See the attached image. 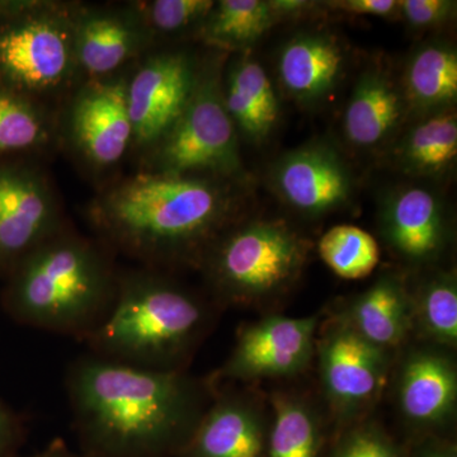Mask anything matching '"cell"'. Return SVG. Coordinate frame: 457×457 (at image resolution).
I'll return each instance as SVG.
<instances>
[{
    "label": "cell",
    "mask_w": 457,
    "mask_h": 457,
    "mask_svg": "<svg viewBox=\"0 0 457 457\" xmlns=\"http://www.w3.org/2000/svg\"><path fill=\"white\" fill-rule=\"evenodd\" d=\"M77 3L0 0V83L45 104L80 82Z\"/></svg>",
    "instance_id": "cell-5"
},
{
    "label": "cell",
    "mask_w": 457,
    "mask_h": 457,
    "mask_svg": "<svg viewBox=\"0 0 457 457\" xmlns=\"http://www.w3.org/2000/svg\"><path fill=\"white\" fill-rule=\"evenodd\" d=\"M381 233L394 253L414 266L437 260L449 242L444 204L420 186L395 189L381 210Z\"/></svg>",
    "instance_id": "cell-15"
},
{
    "label": "cell",
    "mask_w": 457,
    "mask_h": 457,
    "mask_svg": "<svg viewBox=\"0 0 457 457\" xmlns=\"http://www.w3.org/2000/svg\"><path fill=\"white\" fill-rule=\"evenodd\" d=\"M276 22L269 2L220 0L215 2L196 36L219 49H239L260 40Z\"/></svg>",
    "instance_id": "cell-25"
},
{
    "label": "cell",
    "mask_w": 457,
    "mask_h": 457,
    "mask_svg": "<svg viewBox=\"0 0 457 457\" xmlns=\"http://www.w3.org/2000/svg\"><path fill=\"white\" fill-rule=\"evenodd\" d=\"M402 89L381 69L361 75L345 113V134L360 149H372L392 137L407 111Z\"/></svg>",
    "instance_id": "cell-19"
},
{
    "label": "cell",
    "mask_w": 457,
    "mask_h": 457,
    "mask_svg": "<svg viewBox=\"0 0 457 457\" xmlns=\"http://www.w3.org/2000/svg\"><path fill=\"white\" fill-rule=\"evenodd\" d=\"M233 183L139 170L102 188L87 218L113 253L144 267H200L210 246L236 224Z\"/></svg>",
    "instance_id": "cell-2"
},
{
    "label": "cell",
    "mask_w": 457,
    "mask_h": 457,
    "mask_svg": "<svg viewBox=\"0 0 457 457\" xmlns=\"http://www.w3.org/2000/svg\"><path fill=\"white\" fill-rule=\"evenodd\" d=\"M345 55L335 37L305 33L288 41L278 57V75L288 95L303 104L327 97L345 71Z\"/></svg>",
    "instance_id": "cell-18"
},
{
    "label": "cell",
    "mask_w": 457,
    "mask_h": 457,
    "mask_svg": "<svg viewBox=\"0 0 457 457\" xmlns=\"http://www.w3.org/2000/svg\"><path fill=\"white\" fill-rule=\"evenodd\" d=\"M74 38L83 80L128 71L155 47L137 2L122 5L77 3Z\"/></svg>",
    "instance_id": "cell-12"
},
{
    "label": "cell",
    "mask_w": 457,
    "mask_h": 457,
    "mask_svg": "<svg viewBox=\"0 0 457 457\" xmlns=\"http://www.w3.org/2000/svg\"><path fill=\"white\" fill-rule=\"evenodd\" d=\"M222 96L228 117L246 139L261 143L278 120V99L269 75L260 62L243 57L236 60L222 82Z\"/></svg>",
    "instance_id": "cell-21"
},
{
    "label": "cell",
    "mask_w": 457,
    "mask_h": 457,
    "mask_svg": "<svg viewBox=\"0 0 457 457\" xmlns=\"http://www.w3.org/2000/svg\"><path fill=\"white\" fill-rule=\"evenodd\" d=\"M79 450L88 457H179L212 402V383L93 353L65 378Z\"/></svg>",
    "instance_id": "cell-1"
},
{
    "label": "cell",
    "mask_w": 457,
    "mask_h": 457,
    "mask_svg": "<svg viewBox=\"0 0 457 457\" xmlns=\"http://www.w3.org/2000/svg\"><path fill=\"white\" fill-rule=\"evenodd\" d=\"M318 252L324 263L345 279L368 278L380 261L375 237L353 225L330 228L319 240Z\"/></svg>",
    "instance_id": "cell-28"
},
{
    "label": "cell",
    "mask_w": 457,
    "mask_h": 457,
    "mask_svg": "<svg viewBox=\"0 0 457 457\" xmlns=\"http://www.w3.org/2000/svg\"><path fill=\"white\" fill-rule=\"evenodd\" d=\"M342 317L366 341L392 352L413 327L411 294L398 276H381Z\"/></svg>",
    "instance_id": "cell-20"
},
{
    "label": "cell",
    "mask_w": 457,
    "mask_h": 457,
    "mask_svg": "<svg viewBox=\"0 0 457 457\" xmlns=\"http://www.w3.org/2000/svg\"><path fill=\"white\" fill-rule=\"evenodd\" d=\"M400 14L413 29H432L453 20L456 14V2L451 0H402Z\"/></svg>",
    "instance_id": "cell-31"
},
{
    "label": "cell",
    "mask_w": 457,
    "mask_h": 457,
    "mask_svg": "<svg viewBox=\"0 0 457 457\" xmlns=\"http://www.w3.org/2000/svg\"><path fill=\"white\" fill-rule=\"evenodd\" d=\"M420 457H457V453L451 445H437L423 451Z\"/></svg>",
    "instance_id": "cell-36"
},
{
    "label": "cell",
    "mask_w": 457,
    "mask_h": 457,
    "mask_svg": "<svg viewBox=\"0 0 457 457\" xmlns=\"http://www.w3.org/2000/svg\"><path fill=\"white\" fill-rule=\"evenodd\" d=\"M396 403L403 418L420 428L449 423L457 405V370L449 354L437 345L409 352L396 378Z\"/></svg>",
    "instance_id": "cell-16"
},
{
    "label": "cell",
    "mask_w": 457,
    "mask_h": 457,
    "mask_svg": "<svg viewBox=\"0 0 457 457\" xmlns=\"http://www.w3.org/2000/svg\"><path fill=\"white\" fill-rule=\"evenodd\" d=\"M317 317H269L245 327L215 378H286L306 369L315 351Z\"/></svg>",
    "instance_id": "cell-13"
},
{
    "label": "cell",
    "mask_w": 457,
    "mask_h": 457,
    "mask_svg": "<svg viewBox=\"0 0 457 457\" xmlns=\"http://www.w3.org/2000/svg\"><path fill=\"white\" fill-rule=\"evenodd\" d=\"M131 68L111 77L82 80L69 93L57 121V137H62L90 170H114L132 150L128 101Z\"/></svg>",
    "instance_id": "cell-8"
},
{
    "label": "cell",
    "mask_w": 457,
    "mask_h": 457,
    "mask_svg": "<svg viewBox=\"0 0 457 457\" xmlns=\"http://www.w3.org/2000/svg\"><path fill=\"white\" fill-rule=\"evenodd\" d=\"M21 457V456H20ZM27 457H88L83 455L82 453H74L73 450L69 449L66 446L65 442L54 441L50 444L46 449L40 451V453H35V455Z\"/></svg>",
    "instance_id": "cell-35"
},
{
    "label": "cell",
    "mask_w": 457,
    "mask_h": 457,
    "mask_svg": "<svg viewBox=\"0 0 457 457\" xmlns=\"http://www.w3.org/2000/svg\"><path fill=\"white\" fill-rule=\"evenodd\" d=\"M326 4L336 11L357 16L394 18L400 14V4L396 0H337Z\"/></svg>",
    "instance_id": "cell-33"
},
{
    "label": "cell",
    "mask_w": 457,
    "mask_h": 457,
    "mask_svg": "<svg viewBox=\"0 0 457 457\" xmlns=\"http://www.w3.org/2000/svg\"><path fill=\"white\" fill-rule=\"evenodd\" d=\"M266 426L257 403L237 393L215 394L179 457H263Z\"/></svg>",
    "instance_id": "cell-17"
},
{
    "label": "cell",
    "mask_w": 457,
    "mask_h": 457,
    "mask_svg": "<svg viewBox=\"0 0 457 457\" xmlns=\"http://www.w3.org/2000/svg\"><path fill=\"white\" fill-rule=\"evenodd\" d=\"M56 137L46 104L0 83V156L35 155Z\"/></svg>",
    "instance_id": "cell-23"
},
{
    "label": "cell",
    "mask_w": 457,
    "mask_h": 457,
    "mask_svg": "<svg viewBox=\"0 0 457 457\" xmlns=\"http://www.w3.org/2000/svg\"><path fill=\"white\" fill-rule=\"evenodd\" d=\"M333 457H402L392 438L375 423H362L343 436Z\"/></svg>",
    "instance_id": "cell-30"
},
{
    "label": "cell",
    "mask_w": 457,
    "mask_h": 457,
    "mask_svg": "<svg viewBox=\"0 0 457 457\" xmlns=\"http://www.w3.org/2000/svg\"><path fill=\"white\" fill-rule=\"evenodd\" d=\"M112 253L66 227L9 273L0 306L21 326L84 342L113 303L119 270Z\"/></svg>",
    "instance_id": "cell-3"
},
{
    "label": "cell",
    "mask_w": 457,
    "mask_h": 457,
    "mask_svg": "<svg viewBox=\"0 0 457 457\" xmlns=\"http://www.w3.org/2000/svg\"><path fill=\"white\" fill-rule=\"evenodd\" d=\"M66 227L53 180L32 155L0 156V278Z\"/></svg>",
    "instance_id": "cell-9"
},
{
    "label": "cell",
    "mask_w": 457,
    "mask_h": 457,
    "mask_svg": "<svg viewBox=\"0 0 457 457\" xmlns=\"http://www.w3.org/2000/svg\"><path fill=\"white\" fill-rule=\"evenodd\" d=\"M141 158V170L154 173L212 176L234 182L243 176L237 132L222 96L219 57L204 62L187 107Z\"/></svg>",
    "instance_id": "cell-7"
},
{
    "label": "cell",
    "mask_w": 457,
    "mask_h": 457,
    "mask_svg": "<svg viewBox=\"0 0 457 457\" xmlns=\"http://www.w3.org/2000/svg\"><path fill=\"white\" fill-rule=\"evenodd\" d=\"M273 183L286 204L305 215H323L350 200L352 177L332 147L312 144L287 153L273 170Z\"/></svg>",
    "instance_id": "cell-14"
},
{
    "label": "cell",
    "mask_w": 457,
    "mask_h": 457,
    "mask_svg": "<svg viewBox=\"0 0 457 457\" xmlns=\"http://www.w3.org/2000/svg\"><path fill=\"white\" fill-rule=\"evenodd\" d=\"M457 119L451 108L428 114L405 135L399 159L409 173L436 176L455 164Z\"/></svg>",
    "instance_id": "cell-24"
},
{
    "label": "cell",
    "mask_w": 457,
    "mask_h": 457,
    "mask_svg": "<svg viewBox=\"0 0 457 457\" xmlns=\"http://www.w3.org/2000/svg\"><path fill=\"white\" fill-rule=\"evenodd\" d=\"M269 4L276 20L278 21L281 18L303 16L314 8L318 3L306 2V0H270Z\"/></svg>",
    "instance_id": "cell-34"
},
{
    "label": "cell",
    "mask_w": 457,
    "mask_h": 457,
    "mask_svg": "<svg viewBox=\"0 0 457 457\" xmlns=\"http://www.w3.org/2000/svg\"><path fill=\"white\" fill-rule=\"evenodd\" d=\"M270 457H318L321 429L317 411L306 400L290 395L273 399Z\"/></svg>",
    "instance_id": "cell-27"
},
{
    "label": "cell",
    "mask_w": 457,
    "mask_h": 457,
    "mask_svg": "<svg viewBox=\"0 0 457 457\" xmlns=\"http://www.w3.org/2000/svg\"><path fill=\"white\" fill-rule=\"evenodd\" d=\"M144 22L152 35L155 47L159 42L187 32L197 35L198 29L209 16L212 0H153L137 2Z\"/></svg>",
    "instance_id": "cell-29"
},
{
    "label": "cell",
    "mask_w": 457,
    "mask_h": 457,
    "mask_svg": "<svg viewBox=\"0 0 457 457\" xmlns=\"http://www.w3.org/2000/svg\"><path fill=\"white\" fill-rule=\"evenodd\" d=\"M408 107L428 114L449 110L457 98V54L445 42H429L414 51L404 75Z\"/></svg>",
    "instance_id": "cell-22"
},
{
    "label": "cell",
    "mask_w": 457,
    "mask_h": 457,
    "mask_svg": "<svg viewBox=\"0 0 457 457\" xmlns=\"http://www.w3.org/2000/svg\"><path fill=\"white\" fill-rule=\"evenodd\" d=\"M204 62L185 50H150L132 66L128 83L132 150L140 154L179 120L200 79Z\"/></svg>",
    "instance_id": "cell-10"
},
{
    "label": "cell",
    "mask_w": 457,
    "mask_h": 457,
    "mask_svg": "<svg viewBox=\"0 0 457 457\" xmlns=\"http://www.w3.org/2000/svg\"><path fill=\"white\" fill-rule=\"evenodd\" d=\"M213 311L161 270H119L110 312L88 337L89 353L156 371H186Z\"/></svg>",
    "instance_id": "cell-4"
},
{
    "label": "cell",
    "mask_w": 457,
    "mask_h": 457,
    "mask_svg": "<svg viewBox=\"0 0 457 457\" xmlns=\"http://www.w3.org/2000/svg\"><path fill=\"white\" fill-rule=\"evenodd\" d=\"M308 243L279 221L233 224L210 246L200 269L220 305H255L299 278Z\"/></svg>",
    "instance_id": "cell-6"
},
{
    "label": "cell",
    "mask_w": 457,
    "mask_h": 457,
    "mask_svg": "<svg viewBox=\"0 0 457 457\" xmlns=\"http://www.w3.org/2000/svg\"><path fill=\"white\" fill-rule=\"evenodd\" d=\"M413 326L425 338L441 348L457 343V282L453 272L431 276L411 296Z\"/></svg>",
    "instance_id": "cell-26"
},
{
    "label": "cell",
    "mask_w": 457,
    "mask_h": 457,
    "mask_svg": "<svg viewBox=\"0 0 457 457\" xmlns=\"http://www.w3.org/2000/svg\"><path fill=\"white\" fill-rule=\"evenodd\" d=\"M318 353L330 407L339 420H356L383 392L392 362L390 351L366 341L341 315L327 328Z\"/></svg>",
    "instance_id": "cell-11"
},
{
    "label": "cell",
    "mask_w": 457,
    "mask_h": 457,
    "mask_svg": "<svg viewBox=\"0 0 457 457\" xmlns=\"http://www.w3.org/2000/svg\"><path fill=\"white\" fill-rule=\"evenodd\" d=\"M26 437L25 418L0 399V457H20Z\"/></svg>",
    "instance_id": "cell-32"
}]
</instances>
